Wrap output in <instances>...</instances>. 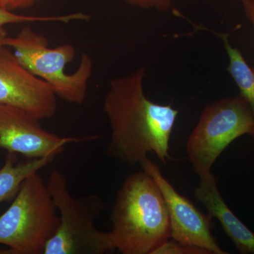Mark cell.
I'll return each mask as SVG.
<instances>
[{
	"mask_svg": "<svg viewBox=\"0 0 254 254\" xmlns=\"http://www.w3.org/2000/svg\"><path fill=\"white\" fill-rule=\"evenodd\" d=\"M145 76V69L141 67L110 81L103 102L111 128L107 153L134 165L153 153L166 164L172 160L170 138L179 110L148 99L143 86Z\"/></svg>",
	"mask_w": 254,
	"mask_h": 254,
	"instance_id": "obj_1",
	"label": "cell"
},
{
	"mask_svg": "<svg viewBox=\"0 0 254 254\" xmlns=\"http://www.w3.org/2000/svg\"><path fill=\"white\" fill-rule=\"evenodd\" d=\"M110 221L114 247L123 254H151L170 239L166 202L156 182L143 170L124 182Z\"/></svg>",
	"mask_w": 254,
	"mask_h": 254,
	"instance_id": "obj_2",
	"label": "cell"
},
{
	"mask_svg": "<svg viewBox=\"0 0 254 254\" xmlns=\"http://www.w3.org/2000/svg\"><path fill=\"white\" fill-rule=\"evenodd\" d=\"M55 207L59 212L60 225L46 246L43 254H105L115 247L109 232L101 231L95 222L104 208L97 194L76 198L70 193L67 179L54 170L47 182Z\"/></svg>",
	"mask_w": 254,
	"mask_h": 254,
	"instance_id": "obj_3",
	"label": "cell"
},
{
	"mask_svg": "<svg viewBox=\"0 0 254 254\" xmlns=\"http://www.w3.org/2000/svg\"><path fill=\"white\" fill-rule=\"evenodd\" d=\"M5 46L13 50L21 64L46 81L58 98L71 104L84 103L93 68V60L87 53L81 55L76 71L68 74L65 73L66 66L76 57L72 45L50 48L44 35L26 26L16 36L7 37Z\"/></svg>",
	"mask_w": 254,
	"mask_h": 254,
	"instance_id": "obj_4",
	"label": "cell"
},
{
	"mask_svg": "<svg viewBox=\"0 0 254 254\" xmlns=\"http://www.w3.org/2000/svg\"><path fill=\"white\" fill-rule=\"evenodd\" d=\"M59 225L48 185L37 172L22 182L9 208L0 215V245L12 254H43Z\"/></svg>",
	"mask_w": 254,
	"mask_h": 254,
	"instance_id": "obj_5",
	"label": "cell"
},
{
	"mask_svg": "<svg viewBox=\"0 0 254 254\" xmlns=\"http://www.w3.org/2000/svg\"><path fill=\"white\" fill-rule=\"evenodd\" d=\"M254 122L247 100L240 94L209 103L187 142V153L195 173L211 172L213 164L232 142L252 136Z\"/></svg>",
	"mask_w": 254,
	"mask_h": 254,
	"instance_id": "obj_6",
	"label": "cell"
},
{
	"mask_svg": "<svg viewBox=\"0 0 254 254\" xmlns=\"http://www.w3.org/2000/svg\"><path fill=\"white\" fill-rule=\"evenodd\" d=\"M139 165L155 180L163 193L170 218V239L203 249L210 254H228L212 235L211 217L201 213L190 199L179 193L158 165L148 157Z\"/></svg>",
	"mask_w": 254,
	"mask_h": 254,
	"instance_id": "obj_7",
	"label": "cell"
},
{
	"mask_svg": "<svg viewBox=\"0 0 254 254\" xmlns=\"http://www.w3.org/2000/svg\"><path fill=\"white\" fill-rule=\"evenodd\" d=\"M0 104L25 110L40 120L53 118L58 96L49 85L18 61L11 48L0 46Z\"/></svg>",
	"mask_w": 254,
	"mask_h": 254,
	"instance_id": "obj_8",
	"label": "cell"
},
{
	"mask_svg": "<svg viewBox=\"0 0 254 254\" xmlns=\"http://www.w3.org/2000/svg\"><path fill=\"white\" fill-rule=\"evenodd\" d=\"M40 121L27 111L0 104V148L27 158L57 157L68 143L95 139L59 136L43 128Z\"/></svg>",
	"mask_w": 254,
	"mask_h": 254,
	"instance_id": "obj_9",
	"label": "cell"
},
{
	"mask_svg": "<svg viewBox=\"0 0 254 254\" xmlns=\"http://www.w3.org/2000/svg\"><path fill=\"white\" fill-rule=\"evenodd\" d=\"M199 177V185L194 190L195 198L211 218L218 220L240 253L254 254V233L227 206L217 187L216 178L211 172Z\"/></svg>",
	"mask_w": 254,
	"mask_h": 254,
	"instance_id": "obj_10",
	"label": "cell"
},
{
	"mask_svg": "<svg viewBox=\"0 0 254 254\" xmlns=\"http://www.w3.org/2000/svg\"><path fill=\"white\" fill-rule=\"evenodd\" d=\"M56 156L27 158L16 163L17 154L8 152L4 165L0 169V203L16 195L22 182L32 174L53 163Z\"/></svg>",
	"mask_w": 254,
	"mask_h": 254,
	"instance_id": "obj_11",
	"label": "cell"
},
{
	"mask_svg": "<svg viewBox=\"0 0 254 254\" xmlns=\"http://www.w3.org/2000/svg\"><path fill=\"white\" fill-rule=\"evenodd\" d=\"M220 36L224 42L230 60L227 71L238 86L240 94L250 105L254 122V68L247 63L240 50L230 44L228 35L220 34ZM252 136L254 140V131Z\"/></svg>",
	"mask_w": 254,
	"mask_h": 254,
	"instance_id": "obj_12",
	"label": "cell"
},
{
	"mask_svg": "<svg viewBox=\"0 0 254 254\" xmlns=\"http://www.w3.org/2000/svg\"><path fill=\"white\" fill-rule=\"evenodd\" d=\"M91 18L90 15L83 12H76L63 15L52 16H30L18 14L10 11L0 4V27L15 23L33 22H53L68 23L73 21H86Z\"/></svg>",
	"mask_w": 254,
	"mask_h": 254,
	"instance_id": "obj_13",
	"label": "cell"
},
{
	"mask_svg": "<svg viewBox=\"0 0 254 254\" xmlns=\"http://www.w3.org/2000/svg\"><path fill=\"white\" fill-rule=\"evenodd\" d=\"M151 254H210V253L208 251L199 247L185 245L173 239L172 240L169 239L153 250Z\"/></svg>",
	"mask_w": 254,
	"mask_h": 254,
	"instance_id": "obj_14",
	"label": "cell"
},
{
	"mask_svg": "<svg viewBox=\"0 0 254 254\" xmlns=\"http://www.w3.org/2000/svg\"><path fill=\"white\" fill-rule=\"evenodd\" d=\"M43 0H0V4L10 11L29 9Z\"/></svg>",
	"mask_w": 254,
	"mask_h": 254,
	"instance_id": "obj_15",
	"label": "cell"
},
{
	"mask_svg": "<svg viewBox=\"0 0 254 254\" xmlns=\"http://www.w3.org/2000/svg\"><path fill=\"white\" fill-rule=\"evenodd\" d=\"M244 11L254 29V0H241Z\"/></svg>",
	"mask_w": 254,
	"mask_h": 254,
	"instance_id": "obj_16",
	"label": "cell"
},
{
	"mask_svg": "<svg viewBox=\"0 0 254 254\" xmlns=\"http://www.w3.org/2000/svg\"><path fill=\"white\" fill-rule=\"evenodd\" d=\"M127 4L136 6L140 9H148L153 8L151 0H124Z\"/></svg>",
	"mask_w": 254,
	"mask_h": 254,
	"instance_id": "obj_17",
	"label": "cell"
},
{
	"mask_svg": "<svg viewBox=\"0 0 254 254\" xmlns=\"http://www.w3.org/2000/svg\"><path fill=\"white\" fill-rule=\"evenodd\" d=\"M153 8L160 11H166L172 7V0H151Z\"/></svg>",
	"mask_w": 254,
	"mask_h": 254,
	"instance_id": "obj_18",
	"label": "cell"
},
{
	"mask_svg": "<svg viewBox=\"0 0 254 254\" xmlns=\"http://www.w3.org/2000/svg\"><path fill=\"white\" fill-rule=\"evenodd\" d=\"M7 37V33L4 27H0V46H5V41Z\"/></svg>",
	"mask_w": 254,
	"mask_h": 254,
	"instance_id": "obj_19",
	"label": "cell"
}]
</instances>
